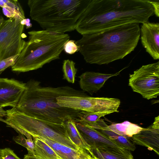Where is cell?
<instances>
[{
	"label": "cell",
	"instance_id": "obj_1",
	"mask_svg": "<svg viewBox=\"0 0 159 159\" xmlns=\"http://www.w3.org/2000/svg\"><path fill=\"white\" fill-rule=\"evenodd\" d=\"M155 14L150 0H89L76 23L82 35L131 23L148 21Z\"/></svg>",
	"mask_w": 159,
	"mask_h": 159
},
{
	"label": "cell",
	"instance_id": "obj_2",
	"mask_svg": "<svg viewBox=\"0 0 159 159\" xmlns=\"http://www.w3.org/2000/svg\"><path fill=\"white\" fill-rule=\"evenodd\" d=\"M140 37L139 24L134 23L82 35L75 43L87 63L101 65L122 59L130 53Z\"/></svg>",
	"mask_w": 159,
	"mask_h": 159
},
{
	"label": "cell",
	"instance_id": "obj_3",
	"mask_svg": "<svg viewBox=\"0 0 159 159\" xmlns=\"http://www.w3.org/2000/svg\"><path fill=\"white\" fill-rule=\"evenodd\" d=\"M40 83L32 79L26 83L16 109L29 116L50 122L64 124L70 119L76 121L82 111L61 106L56 99L61 96H88L85 92L68 86L43 87Z\"/></svg>",
	"mask_w": 159,
	"mask_h": 159
},
{
	"label": "cell",
	"instance_id": "obj_4",
	"mask_svg": "<svg viewBox=\"0 0 159 159\" xmlns=\"http://www.w3.org/2000/svg\"><path fill=\"white\" fill-rule=\"evenodd\" d=\"M28 33V39L11 66L13 71L24 72L36 70L59 59L65 44L70 38L67 34L43 30Z\"/></svg>",
	"mask_w": 159,
	"mask_h": 159
},
{
	"label": "cell",
	"instance_id": "obj_5",
	"mask_svg": "<svg viewBox=\"0 0 159 159\" xmlns=\"http://www.w3.org/2000/svg\"><path fill=\"white\" fill-rule=\"evenodd\" d=\"M89 0H29L30 16L43 30L61 33L75 30Z\"/></svg>",
	"mask_w": 159,
	"mask_h": 159
},
{
	"label": "cell",
	"instance_id": "obj_6",
	"mask_svg": "<svg viewBox=\"0 0 159 159\" xmlns=\"http://www.w3.org/2000/svg\"><path fill=\"white\" fill-rule=\"evenodd\" d=\"M6 111V124L13 129L23 130L32 137L47 138L75 149L80 148L70 139L64 123L50 122L31 117L16 108Z\"/></svg>",
	"mask_w": 159,
	"mask_h": 159
},
{
	"label": "cell",
	"instance_id": "obj_7",
	"mask_svg": "<svg viewBox=\"0 0 159 159\" xmlns=\"http://www.w3.org/2000/svg\"><path fill=\"white\" fill-rule=\"evenodd\" d=\"M27 19L23 21L15 19H5L0 17V61L19 55L26 41L22 38L24 26Z\"/></svg>",
	"mask_w": 159,
	"mask_h": 159
},
{
	"label": "cell",
	"instance_id": "obj_8",
	"mask_svg": "<svg viewBox=\"0 0 159 159\" xmlns=\"http://www.w3.org/2000/svg\"><path fill=\"white\" fill-rule=\"evenodd\" d=\"M129 85L133 91L149 100L159 95V61L143 65L129 75Z\"/></svg>",
	"mask_w": 159,
	"mask_h": 159
},
{
	"label": "cell",
	"instance_id": "obj_9",
	"mask_svg": "<svg viewBox=\"0 0 159 159\" xmlns=\"http://www.w3.org/2000/svg\"><path fill=\"white\" fill-rule=\"evenodd\" d=\"M26 88V83L14 79L0 78V107L16 108Z\"/></svg>",
	"mask_w": 159,
	"mask_h": 159
},
{
	"label": "cell",
	"instance_id": "obj_10",
	"mask_svg": "<svg viewBox=\"0 0 159 159\" xmlns=\"http://www.w3.org/2000/svg\"><path fill=\"white\" fill-rule=\"evenodd\" d=\"M140 28L141 42L146 51L154 60L159 59V24L148 21Z\"/></svg>",
	"mask_w": 159,
	"mask_h": 159
},
{
	"label": "cell",
	"instance_id": "obj_11",
	"mask_svg": "<svg viewBox=\"0 0 159 159\" xmlns=\"http://www.w3.org/2000/svg\"><path fill=\"white\" fill-rule=\"evenodd\" d=\"M75 124L82 136L91 149L108 146L121 148L89 126L76 121Z\"/></svg>",
	"mask_w": 159,
	"mask_h": 159
},
{
	"label": "cell",
	"instance_id": "obj_12",
	"mask_svg": "<svg viewBox=\"0 0 159 159\" xmlns=\"http://www.w3.org/2000/svg\"><path fill=\"white\" fill-rule=\"evenodd\" d=\"M125 68L117 73L111 74L86 71L79 76L80 87L82 91L92 95L102 88L109 78L118 75Z\"/></svg>",
	"mask_w": 159,
	"mask_h": 159
},
{
	"label": "cell",
	"instance_id": "obj_13",
	"mask_svg": "<svg viewBox=\"0 0 159 159\" xmlns=\"http://www.w3.org/2000/svg\"><path fill=\"white\" fill-rule=\"evenodd\" d=\"M133 143L147 147L159 155V127L152 124L132 137Z\"/></svg>",
	"mask_w": 159,
	"mask_h": 159
},
{
	"label": "cell",
	"instance_id": "obj_14",
	"mask_svg": "<svg viewBox=\"0 0 159 159\" xmlns=\"http://www.w3.org/2000/svg\"><path fill=\"white\" fill-rule=\"evenodd\" d=\"M47 143L62 159H91L92 157L87 150L75 149L47 138H38Z\"/></svg>",
	"mask_w": 159,
	"mask_h": 159
},
{
	"label": "cell",
	"instance_id": "obj_15",
	"mask_svg": "<svg viewBox=\"0 0 159 159\" xmlns=\"http://www.w3.org/2000/svg\"><path fill=\"white\" fill-rule=\"evenodd\" d=\"M90 154L98 159H133L129 150L114 146L91 148Z\"/></svg>",
	"mask_w": 159,
	"mask_h": 159
},
{
	"label": "cell",
	"instance_id": "obj_16",
	"mask_svg": "<svg viewBox=\"0 0 159 159\" xmlns=\"http://www.w3.org/2000/svg\"><path fill=\"white\" fill-rule=\"evenodd\" d=\"M93 128L100 132L121 148L130 151H134L135 149L134 144L131 141L129 138L121 136L112 131L103 119H100Z\"/></svg>",
	"mask_w": 159,
	"mask_h": 159
},
{
	"label": "cell",
	"instance_id": "obj_17",
	"mask_svg": "<svg viewBox=\"0 0 159 159\" xmlns=\"http://www.w3.org/2000/svg\"><path fill=\"white\" fill-rule=\"evenodd\" d=\"M0 7L3 14L9 19L23 21L25 19L24 12L20 4L16 0H0Z\"/></svg>",
	"mask_w": 159,
	"mask_h": 159
},
{
	"label": "cell",
	"instance_id": "obj_18",
	"mask_svg": "<svg viewBox=\"0 0 159 159\" xmlns=\"http://www.w3.org/2000/svg\"><path fill=\"white\" fill-rule=\"evenodd\" d=\"M68 134L72 142L79 148L88 151L90 154L91 148L84 140L77 128L75 120L69 119L65 122Z\"/></svg>",
	"mask_w": 159,
	"mask_h": 159
},
{
	"label": "cell",
	"instance_id": "obj_19",
	"mask_svg": "<svg viewBox=\"0 0 159 159\" xmlns=\"http://www.w3.org/2000/svg\"><path fill=\"white\" fill-rule=\"evenodd\" d=\"M110 129L114 133L125 137H132L144 128L128 121L121 123H114L108 125Z\"/></svg>",
	"mask_w": 159,
	"mask_h": 159
},
{
	"label": "cell",
	"instance_id": "obj_20",
	"mask_svg": "<svg viewBox=\"0 0 159 159\" xmlns=\"http://www.w3.org/2000/svg\"><path fill=\"white\" fill-rule=\"evenodd\" d=\"M34 155L42 159H62L47 143L37 137H32Z\"/></svg>",
	"mask_w": 159,
	"mask_h": 159
},
{
	"label": "cell",
	"instance_id": "obj_21",
	"mask_svg": "<svg viewBox=\"0 0 159 159\" xmlns=\"http://www.w3.org/2000/svg\"><path fill=\"white\" fill-rule=\"evenodd\" d=\"M14 129L18 133V135L14 136L13 140L17 143L26 148L28 154L34 155V144L32 136L26 132L19 129Z\"/></svg>",
	"mask_w": 159,
	"mask_h": 159
},
{
	"label": "cell",
	"instance_id": "obj_22",
	"mask_svg": "<svg viewBox=\"0 0 159 159\" xmlns=\"http://www.w3.org/2000/svg\"><path fill=\"white\" fill-rule=\"evenodd\" d=\"M75 63L72 60H65L63 62L62 70L63 73V79L68 82L74 84L77 69L75 67Z\"/></svg>",
	"mask_w": 159,
	"mask_h": 159
},
{
	"label": "cell",
	"instance_id": "obj_23",
	"mask_svg": "<svg viewBox=\"0 0 159 159\" xmlns=\"http://www.w3.org/2000/svg\"><path fill=\"white\" fill-rule=\"evenodd\" d=\"M108 114L105 113H95L82 111L76 122L93 127L101 117Z\"/></svg>",
	"mask_w": 159,
	"mask_h": 159
},
{
	"label": "cell",
	"instance_id": "obj_24",
	"mask_svg": "<svg viewBox=\"0 0 159 159\" xmlns=\"http://www.w3.org/2000/svg\"><path fill=\"white\" fill-rule=\"evenodd\" d=\"M79 46L76 44L75 41L73 40L68 41L64 47L65 52L69 54H73L79 51Z\"/></svg>",
	"mask_w": 159,
	"mask_h": 159
},
{
	"label": "cell",
	"instance_id": "obj_25",
	"mask_svg": "<svg viewBox=\"0 0 159 159\" xmlns=\"http://www.w3.org/2000/svg\"><path fill=\"white\" fill-rule=\"evenodd\" d=\"M19 55L9 57L0 61V74L8 67L13 66Z\"/></svg>",
	"mask_w": 159,
	"mask_h": 159
},
{
	"label": "cell",
	"instance_id": "obj_26",
	"mask_svg": "<svg viewBox=\"0 0 159 159\" xmlns=\"http://www.w3.org/2000/svg\"><path fill=\"white\" fill-rule=\"evenodd\" d=\"M1 159H21L18 157L13 151L9 148L2 149V153Z\"/></svg>",
	"mask_w": 159,
	"mask_h": 159
},
{
	"label": "cell",
	"instance_id": "obj_27",
	"mask_svg": "<svg viewBox=\"0 0 159 159\" xmlns=\"http://www.w3.org/2000/svg\"><path fill=\"white\" fill-rule=\"evenodd\" d=\"M151 2L154 8L155 14L158 17L159 10V1L151 0Z\"/></svg>",
	"mask_w": 159,
	"mask_h": 159
},
{
	"label": "cell",
	"instance_id": "obj_28",
	"mask_svg": "<svg viewBox=\"0 0 159 159\" xmlns=\"http://www.w3.org/2000/svg\"><path fill=\"white\" fill-rule=\"evenodd\" d=\"M7 112L6 111L4 110L2 108L0 107V121L6 123L5 120L2 119L4 117L7 116Z\"/></svg>",
	"mask_w": 159,
	"mask_h": 159
},
{
	"label": "cell",
	"instance_id": "obj_29",
	"mask_svg": "<svg viewBox=\"0 0 159 159\" xmlns=\"http://www.w3.org/2000/svg\"><path fill=\"white\" fill-rule=\"evenodd\" d=\"M23 159H42L35 155L27 154L24 156Z\"/></svg>",
	"mask_w": 159,
	"mask_h": 159
},
{
	"label": "cell",
	"instance_id": "obj_30",
	"mask_svg": "<svg viewBox=\"0 0 159 159\" xmlns=\"http://www.w3.org/2000/svg\"><path fill=\"white\" fill-rule=\"evenodd\" d=\"M2 153V149H0V159H1Z\"/></svg>",
	"mask_w": 159,
	"mask_h": 159
},
{
	"label": "cell",
	"instance_id": "obj_31",
	"mask_svg": "<svg viewBox=\"0 0 159 159\" xmlns=\"http://www.w3.org/2000/svg\"><path fill=\"white\" fill-rule=\"evenodd\" d=\"M93 157L94 159H97V158H95V157Z\"/></svg>",
	"mask_w": 159,
	"mask_h": 159
},
{
	"label": "cell",
	"instance_id": "obj_32",
	"mask_svg": "<svg viewBox=\"0 0 159 159\" xmlns=\"http://www.w3.org/2000/svg\"><path fill=\"white\" fill-rule=\"evenodd\" d=\"M91 159H94L93 157H92Z\"/></svg>",
	"mask_w": 159,
	"mask_h": 159
}]
</instances>
